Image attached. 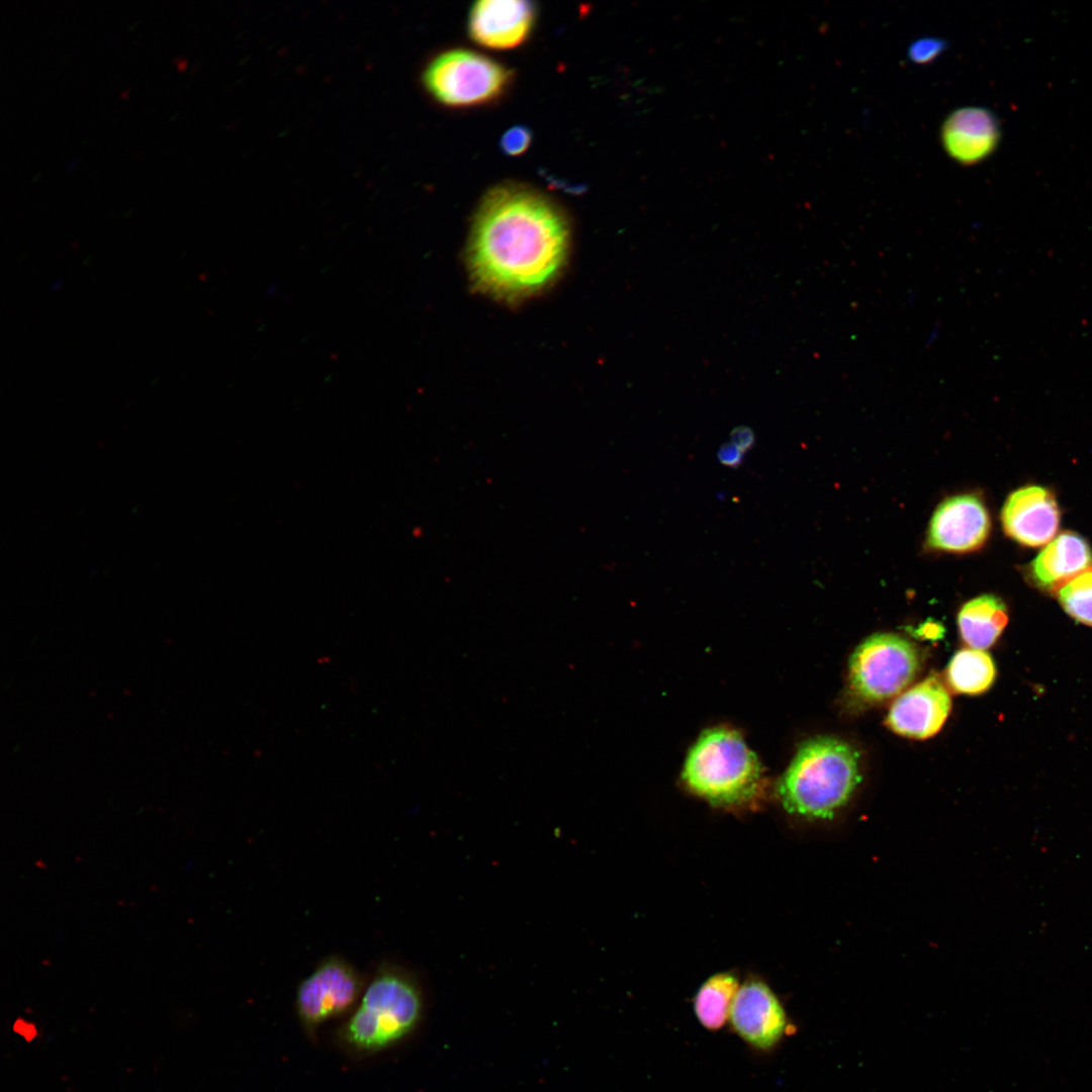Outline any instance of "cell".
Masks as SVG:
<instances>
[{"mask_svg":"<svg viewBox=\"0 0 1092 1092\" xmlns=\"http://www.w3.org/2000/svg\"><path fill=\"white\" fill-rule=\"evenodd\" d=\"M568 244L567 221L547 196L517 183L497 185L483 196L473 220L469 272L479 290L522 299L555 279Z\"/></svg>","mask_w":1092,"mask_h":1092,"instance_id":"6da1fadb","label":"cell"},{"mask_svg":"<svg viewBox=\"0 0 1092 1092\" xmlns=\"http://www.w3.org/2000/svg\"><path fill=\"white\" fill-rule=\"evenodd\" d=\"M423 1013L424 996L418 980L403 968L383 963L337 1029L335 1040L349 1057H373L411 1035Z\"/></svg>","mask_w":1092,"mask_h":1092,"instance_id":"7a4b0ae2","label":"cell"},{"mask_svg":"<svg viewBox=\"0 0 1092 1092\" xmlns=\"http://www.w3.org/2000/svg\"><path fill=\"white\" fill-rule=\"evenodd\" d=\"M861 781L859 752L835 737L804 742L781 778L777 792L789 813L831 819Z\"/></svg>","mask_w":1092,"mask_h":1092,"instance_id":"3957f363","label":"cell"},{"mask_svg":"<svg viewBox=\"0 0 1092 1092\" xmlns=\"http://www.w3.org/2000/svg\"><path fill=\"white\" fill-rule=\"evenodd\" d=\"M689 788L713 805L736 806L755 799L762 789L760 764L739 733L727 728L705 731L690 749L682 771Z\"/></svg>","mask_w":1092,"mask_h":1092,"instance_id":"277c9868","label":"cell"},{"mask_svg":"<svg viewBox=\"0 0 1092 1092\" xmlns=\"http://www.w3.org/2000/svg\"><path fill=\"white\" fill-rule=\"evenodd\" d=\"M920 667L921 654L911 641L894 633H876L851 653L850 689L867 704L884 702L902 693Z\"/></svg>","mask_w":1092,"mask_h":1092,"instance_id":"5b68a950","label":"cell"},{"mask_svg":"<svg viewBox=\"0 0 1092 1092\" xmlns=\"http://www.w3.org/2000/svg\"><path fill=\"white\" fill-rule=\"evenodd\" d=\"M511 80L502 64L479 53L451 50L433 59L423 73L428 92L449 106H471L498 97Z\"/></svg>","mask_w":1092,"mask_h":1092,"instance_id":"8992f818","label":"cell"},{"mask_svg":"<svg viewBox=\"0 0 1092 1092\" xmlns=\"http://www.w3.org/2000/svg\"><path fill=\"white\" fill-rule=\"evenodd\" d=\"M367 983L356 968L339 956L323 959L298 985L295 1011L307 1037L315 1040L324 1023L348 1016Z\"/></svg>","mask_w":1092,"mask_h":1092,"instance_id":"52a82bcc","label":"cell"},{"mask_svg":"<svg viewBox=\"0 0 1092 1092\" xmlns=\"http://www.w3.org/2000/svg\"><path fill=\"white\" fill-rule=\"evenodd\" d=\"M729 1020L735 1033L760 1052L776 1049L790 1028L782 1003L759 980H748L739 987Z\"/></svg>","mask_w":1092,"mask_h":1092,"instance_id":"ba28073f","label":"cell"},{"mask_svg":"<svg viewBox=\"0 0 1092 1092\" xmlns=\"http://www.w3.org/2000/svg\"><path fill=\"white\" fill-rule=\"evenodd\" d=\"M991 523L983 500L976 494H958L942 500L934 511L926 543L933 550L967 553L981 548Z\"/></svg>","mask_w":1092,"mask_h":1092,"instance_id":"9c48e42d","label":"cell"},{"mask_svg":"<svg viewBox=\"0 0 1092 1092\" xmlns=\"http://www.w3.org/2000/svg\"><path fill=\"white\" fill-rule=\"evenodd\" d=\"M951 710L950 696L936 676H928L900 695L886 718L895 733L912 739H927L943 726Z\"/></svg>","mask_w":1092,"mask_h":1092,"instance_id":"30bf717a","label":"cell"},{"mask_svg":"<svg viewBox=\"0 0 1092 1092\" xmlns=\"http://www.w3.org/2000/svg\"><path fill=\"white\" fill-rule=\"evenodd\" d=\"M1004 532L1014 541L1036 547L1054 539L1060 512L1054 494L1038 485L1023 486L1006 499L1001 514Z\"/></svg>","mask_w":1092,"mask_h":1092,"instance_id":"8fae6325","label":"cell"},{"mask_svg":"<svg viewBox=\"0 0 1092 1092\" xmlns=\"http://www.w3.org/2000/svg\"><path fill=\"white\" fill-rule=\"evenodd\" d=\"M535 18L536 8L531 1L480 0L469 11L468 31L480 46L513 49L528 37Z\"/></svg>","mask_w":1092,"mask_h":1092,"instance_id":"7c38bea8","label":"cell"},{"mask_svg":"<svg viewBox=\"0 0 1092 1092\" xmlns=\"http://www.w3.org/2000/svg\"><path fill=\"white\" fill-rule=\"evenodd\" d=\"M946 154L963 165L985 160L995 150L1000 128L995 115L984 107L966 106L947 115L940 130Z\"/></svg>","mask_w":1092,"mask_h":1092,"instance_id":"4fadbf2b","label":"cell"},{"mask_svg":"<svg viewBox=\"0 0 1092 1092\" xmlns=\"http://www.w3.org/2000/svg\"><path fill=\"white\" fill-rule=\"evenodd\" d=\"M1092 569V551L1086 540L1064 532L1045 544L1029 565L1028 573L1036 587L1058 592L1079 574Z\"/></svg>","mask_w":1092,"mask_h":1092,"instance_id":"5bb4252c","label":"cell"},{"mask_svg":"<svg viewBox=\"0 0 1092 1092\" xmlns=\"http://www.w3.org/2000/svg\"><path fill=\"white\" fill-rule=\"evenodd\" d=\"M1008 622L1007 607L994 595H981L965 603L958 613L959 632L975 649L992 646Z\"/></svg>","mask_w":1092,"mask_h":1092,"instance_id":"9a60e30c","label":"cell"},{"mask_svg":"<svg viewBox=\"0 0 1092 1092\" xmlns=\"http://www.w3.org/2000/svg\"><path fill=\"white\" fill-rule=\"evenodd\" d=\"M995 676L994 661L982 649L965 648L958 651L946 668L947 682L959 694H983L991 688Z\"/></svg>","mask_w":1092,"mask_h":1092,"instance_id":"2e32d148","label":"cell"},{"mask_svg":"<svg viewBox=\"0 0 1092 1092\" xmlns=\"http://www.w3.org/2000/svg\"><path fill=\"white\" fill-rule=\"evenodd\" d=\"M738 989L737 979L729 973L716 974L704 982L694 1001L695 1013L702 1026L718 1030L725 1025Z\"/></svg>","mask_w":1092,"mask_h":1092,"instance_id":"e0dca14e","label":"cell"},{"mask_svg":"<svg viewBox=\"0 0 1092 1092\" xmlns=\"http://www.w3.org/2000/svg\"><path fill=\"white\" fill-rule=\"evenodd\" d=\"M1057 596L1068 615L1092 626V569L1067 582L1057 592Z\"/></svg>","mask_w":1092,"mask_h":1092,"instance_id":"ac0fdd59","label":"cell"},{"mask_svg":"<svg viewBox=\"0 0 1092 1092\" xmlns=\"http://www.w3.org/2000/svg\"><path fill=\"white\" fill-rule=\"evenodd\" d=\"M946 49V41L938 37H922L914 40L908 48V58L917 65L933 62Z\"/></svg>","mask_w":1092,"mask_h":1092,"instance_id":"d6986e66","label":"cell"},{"mask_svg":"<svg viewBox=\"0 0 1092 1092\" xmlns=\"http://www.w3.org/2000/svg\"><path fill=\"white\" fill-rule=\"evenodd\" d=\"M532 133L524 125H515L509 128L500 139L502 151L509 156H519L530 146Z\"/></svg>","mask_w":1092,"mask_h":1092,"instance_id":"ffe728a7","label":"cell"},{"mask_svg":"<svg viewBox=\"0 0 1092 1092\" xmlns=\"http://www.w3.org/2000/svg\"><path fill=\"white\" fill-rule=\"evenodd\" d=\"M742 458H743V452L741 450H739L731 442L728 443V444H723L719 448L718 459L720 460V462L722 464H724V465H726L728 467H732V468L738 467L742 462Z\"/></svg>","mask_w":1092,"mask_h":1092,"instance_id":"44dd1931","label":"cell"},{"mask_svg":"<svg viewBox=\"0 0 1092 1092\" xmlns=\"http://www.w3.org/2000/svg\"><path fill=\"white\" fill-rule=\"evenodd\" d=\"M731 443L735 445L743 453L752 448L754 444V433L748 427H737L731 434Z\"/></svg>","mask_w":1092,"mask_h":1092,"instance_id":"7402d4cb","label":"cell"},{"mask_svg":"<svg viewBox=\"0 0 1092 1092\" xmlns=\"http://www.w3.org/2000/svg\"><path fill=\"white\" fill-rule=\"evenodd\" d=\"M942 631L943 630L936 623H925L923 627H921V633L927 638L937 637L938 633Z\"/></svg>","mask_w":1092,"mask_h":1092,"instance_id":"603a6c76","label":"cell"}]
</instances>
